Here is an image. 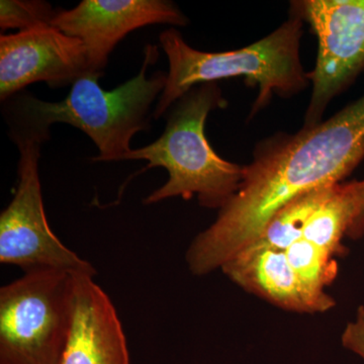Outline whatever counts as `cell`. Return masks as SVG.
<instances>
[{"instance_id":"1","label":"cell","mask_w":364,"mask_h":364,"mask_svg":"<svg viewBox=\"0 0 364 364\" xmlns=\"http://www.w3.org/2000/svg\"><path fill=\"white\" fill-rule=\"evenodd\" d=\"M364 159V95L330 119L256 146L238 191L196 237L186 261L208 274L257 240L270 219L296 196L340 183Z\"/></svg>"},{"instance_id":"2","label":"cell","mask_w":364,"mask_h":364,"mask_svg":"<svg viewBox=\"0 0 364 364\" xmlns=\"http://www.w3.org/2000/svg\"><path fill=\"white\" fill-rule=\"evenodd\" d=\"M142 67L135 77L112 90L98 85L102 73H87L71 86L60 102H45L30 93H18L4 102L9 136L36 139L44 143L50 127L68 124L85 132L97 145L100 155L93 161H121L131 152V141L150 127L151 109L159 100L167 73L155 72L147 77L148 67L159 57L156 46L147 45Z\"/></svg>"},{"instance_id":"3","label":"cell","mask_w":364,"mask_h":364,"mask_svg":"<svg viewBox=\"0 0 364 364\" xmlns=\"http://www.w3.org/2000/svg\"><path fill=\"white\" fill-rule=\"evenodd\" d=\"M304 21L291 16L274 32L242 49L203 52L193 49L176 28L161 33L160 46L169 70L153 117L160 119L179 98L196 86L221 79L243 77L259 88L251 116L269 104L274 95L291 97L310 85L299 56Z\"/></svg>"},{"instance_id":"4","label":"cell","mask_w":364,"mask_h":364,"mask_svg":"<svg viewBox=\"0 0 364 364\" xmlns=\"http://www.w3.org/2000/svg\"><path fill=\"white\" fill-rule=\"evenodd\" d=\"M228 102L215 83L196 86L172 105L166 127L155 142L132 149L124 160H145L147 168L162 167L168 181L144 203L152 205L181 196H196L203 208L223 207L240 188L245 166L219 156L208 142L205 127L208 114Z\"/></svg>"},{"instance_id":"5","label":"cell","mask_w":364,"mask_h":364,"mask_svg":"<svg viewBox=\"0 0 364 364\" xmlns=\"http://www.w3.org/2000/svg\"><path fill=\"white\" fill-rule=\"evenodd\" d=\"M25 272L0 289V364H59L72 322L73 277Z\"/></svg>"},{"instance_id":"6","label":"cell","mask_w":364,"mask_h":364,"mask_svg":"<svg viewBox=\"0 0 364 364\" xmlns=\"http://www.w3.org/2000/svg\"><path fill=\"white\" fill-rule=\"evenodd\" d=\"M20 151L18 181L13 200L0 215V262L25 272L56 269L95 275V268L66 247L49 226L39 174L42 142L14 139Z\"/></svg>"},{"instance_id":"7","label":"cell","mask_w":364,"mask_h":364,"mask_svg":"<svg viewBox=\"0 0 364 364\" xmlns=\"http://www.w3.org/2000/svg\"><path fill=\"white\" fill-rule=\"evenodd\" d=\"M291 16L309 23L318 40L313 90L304 127L322 122L328 105L364 71V0H301Z\"/></svg>"},{"instance_id":"8","label":"cell","mask_w":364,"mask_h":364,"mask_svg":"<svg viewBox=\"0 0 364 364\" xmlns=\"http://www.w3.org/2000/svg\"><path fill=\"white\" fill-rule=\"evenodd\" d=\"M87 73L85 46L55 26H40L0 37L2 102L32 83L43 81L50 87H64Z\"/></svg>"},{"instance_id":"9","label":"cell","mask_w":364,"mask_h":364,"mask_svg":"<svg viewBox=\"0 0 364 364\" xmlns=\"http://www.w3.org/2000/svg\"><path fill=\"white\" fill-rule=\"evenodd\" d=\"M188 18L166 0H82L57 11L52 26L77 38L87 51L90 73H102L112 50L129 33L145 26H186Z\"/></svg>"},{"instance_id":"10","label":"cell","mask_w":364,"mask_h":364,"mask_svg":"<svg viewBox=\"0 0 364 364\" xmlns=\"http://www.w3.org/2000/svg\"><path fill=\"white\" fill-rule=\"evenodd\" d=\"M93 277L74 274L71 328L59 364H130L116 308Z\"/></svg>"},{"instance_id":"11","label":"cell","mask_w":364,"mask_h":364,"mask_svg":"<svg viewBox=\"0 0 364 364\" xmlns=\"http://www.w3.org/2000/svg\"><path fill=\"white\" fill-rule=\"evenodd\" d=\"M221 269L242 289L284 310L325 313L335 306L329 294L315 293L306 286L284 251L247 247L225 263Z\"/></svg>"},{"instance_id":"12","label":"cell","mask_w":364,"mask_h":364,"mask_svg":"<svg viewBox=\"0 0 364 364\" xmlns=\"http://www.w3.org/2000/svg\"><path fill=\"white\" fill-rule=\"evenodd\" d=\"M333 186L313 189L287 203L267 223L257 240L248 247L286 251L301 240L306 223L327 198Z\"/></svg>"},{"instance_id":"13","label":"cell","mask_w":364,"mask_h":364,"mask_svg":"<svg viewBox=\"0 0 364 364\" xmlns=\"http://www.w3.org/2000/svg\"><path fill=\"white\" fill-rule=\"evenodd\" d=\"M284 252L291 267L306 287L315 293L327 294L325 287L330 286L338 274V264L332 254L305 239L296 242Z\"/></svg>"},{"instance_id":"14","label":"cell","mask_w":364,"mask_h":364,"mask_svg":"<svg viewBox=\"0 0 364 364\" xmlns=\"http://www.w3.org/2000/svg\"><path fill=\"white\" fill-rule=\"evenodd\" d=\"M57 11L44 0H1L0 1V28L2 31L32 30L40 26H52Z\"/></svg>"},{"instance_id":"15","label":"cell","mask_w":364,"mask_h":364,"mask_svg":"<svg viewBox=\"0 0 364 364\" xmlns=\"http://www.w3.org/2000/svg\"><path fill=\"white\" fill-rule=\"evenodd\" d=\"M342 345L358 354L364 361V306H359L354 321L345 327L341 336Z\"/></svg>"}]
</instances>
